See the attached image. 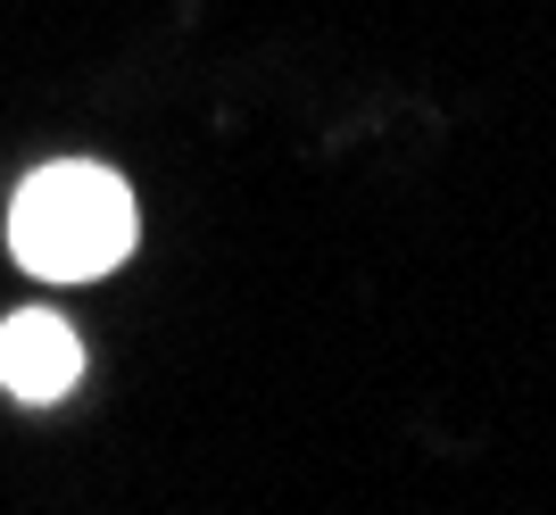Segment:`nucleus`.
<instances>
[{"label":"nucleus","instance_id":"obj_1","mask_svg":"<svg viewBox=\"0 0 556 515\" xmlns=\"http://www.w3.org/2000/svg\"><path fill=\"white\" fill-rule=\"evenodd\" d=\"M134 191L92 159H59L42 175H25V191L9 200V250L25 275L42 282H92L109 266H125L134 250Z\"/></svg>","mask_w":556,"mask_h":515},{"label":"nucleus","instance_id":"obj_2","mask_svg":"<svg viewBox=\"0 0 556 515\" xmlns=\"http://www.w3.org/2000/svg\"><path fill=\"white\" fill-rule=\"evenodd\" d=\"M75 375H84V341H75L59 316L42 307H25L0 325V382L25 399V407H42V399H67Z\"/></svg>","mask_w":556,"mask_h":515}]
</instances>
